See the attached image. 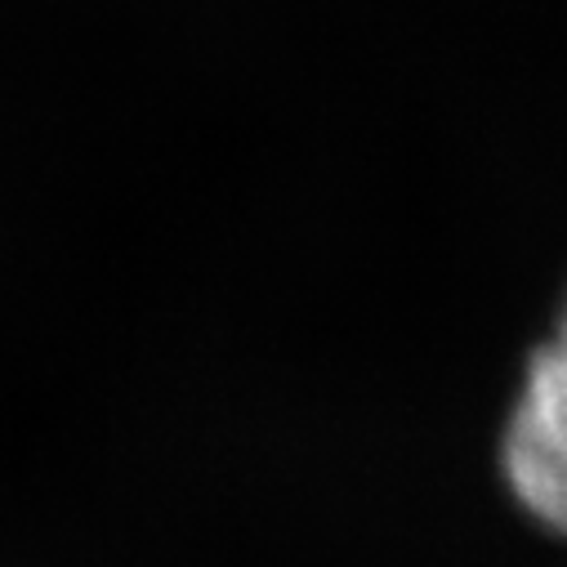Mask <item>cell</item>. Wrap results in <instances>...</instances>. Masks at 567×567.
I'll use <instances>...</instances> for the list:
<instances>
[{"label":"cell","instance_id":"1","mask_svg":"<svg viewBox=\"0 0 567 567\" xmlns=\"http://www.w3.org/2000/svg\"><path fill=\"white\" fill-rule=\"evenodd\" d=\"M509 478L514 492L523 496V505L545 518L558 523L563 518V420H558V375L545 371L532 384L527 406L518 411V424L509 434Z\"/></svg>","mask_w":567,"mask_h":567}]
</instances>
